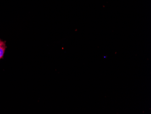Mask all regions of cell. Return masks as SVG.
<instances>
[{
    "label": "cell",
    "mask_w": 151,
    "mask_h": 114,
    "mask_svg": "<svg viewBox=\"0 0 151 114\" xmlns=\"http://www.w3.org/2000/svg\"><path fill=\"white\" fill-rule=\"evenodd\" d=\"M6 48V41H1L0 42V59L3 58Z\"/></svg>",
    "instance_id": "obj_1"
},
{
    "label": "cell",
    "mask_w": 151,
    "mask_h": 114,
    "mask_svg": "<svg viewBox=\"0 0 151 114\" xmlns=\"http://www.w3.org/2000/svg\"><path fill=\"white\" fill-rule=\"evenodd\" d=\"M1 39H0V42H1Z\"/></svg>",
    "instance_id": "obj_2"
}]
</instances>
